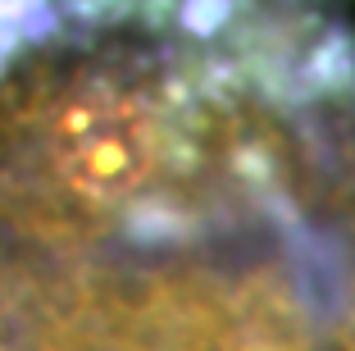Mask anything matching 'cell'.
Returning a JSON list of instances; mask_svg holds the SVG:
<instances>
[{"mask_svg":"<svg viewBox=\"0 0 355 351\" xmlns=\"http://www.w3.org/2000/svg\"><path fill=\"white\" fill-rule=\"evenodd\" d=\"M46 160L69 197L110 206L132 197L155 165L146 114L119 96H78L51 119Z\"/></svg>","mask_w":355,"mask_h":351,"instance_id":"cell-1","label":"cell"}]
</instances>
